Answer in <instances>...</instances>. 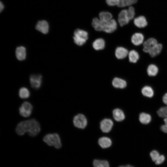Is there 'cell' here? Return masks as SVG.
Segmentation results:
<instances>
[{"mask_svg":"<svg viewBox=\"0 0 167 167\" xmlns=\"http://www.w3.org/2000/svg\"><path fill=\"white\" fill-rule=\"evenodd\" d=\"M141 92L144 96L151 98L154 95V91L151 87L148 86L143 87L141 90Z\"/></svg>","mask_w":167,"mask_h":167,"instance_id":"25","label":"cell"},{"mask_svg":"<svg viewBox=\"0 0 167 167\" xmlns=\"http://www.w3.org/2000/svg\"><path fill=\"white\" fill-rule=\"evenodd\" d=\"M119 2L118 5L119 7H122L126 6V0H119Z\"/></svg>","mask_w":167,"mask_h":167,"instance_id":"34","label":"cell"},{"mask_svg":"<svg viewBox=\"0 0 167 167\" xmlns=\"http://www.w3.org/2000/svg\"><path fill=\"white\" fill-rule=\"evenodd\" d=\"M0 12H1L3 10L4 8V5L1 2H0Z\"/></svg>","mask_w":167,"mask_h":167,"instance_id":"38","label":"cell"},{"mask_svg":"<svg viewBox=\"0 0 167 167\" xmlns=\"http://www.w3.org/2000/svg\"><path fill=\"white\" fill-rule=\"evenodd\" d=\"M43 140L49 146H54L56 149H59L62 147L61 139L57 133L46 135L44 137Z\"/></svg>","mask_w":167,"mask_h":167,"instance_id":"3","label":"cell"},{"mask_svg":"<svg viewBox=\"0 0 167 167\" xmlns=\"http://www.w3.org/2000/svg\"><path fill=\"white\" fill-rule=\"evenodd\" d=\"M100 19L102 21L106 23L112 19V15L109 12L106 11L101 12L99 14Z\"/></svg>","mask_w":167,"mask_h":167,"instance_id":"26","label":"cell"},{"mask_svg":"<svg viewBox=\"0 0 167 167\" xmlns=\"http://www.w3.org/2000/svg\"><path fill=\"white\" fill-rule=\"evenodd\" d=\"M165 160V157L163 155H160L158 158L155 161L156 165H160Z\"/></svg>","mask_w":167,"mask_h":167,"instance_id":"33","label":"cell"},{"mask_svg":"<svg viewBox=\"0 0 167 167\" xmlns=\"http://www.w3.org/2000/svg\"><path fill=\"white\" fill-rule=\"evenodd\" d=\"M160 156L159 153L156 150H153L150 153V156L152 160L155 162Z\"/></svg>","mask_w":167,"mask_h":167,"instance_id":"31","label":"cell"},{"mask_svg":"<svg viewBox=\"0 0 167 167\" xmlns=\"http://www.w3.org/2000/svg\"><path fill=\"white\" fill-rule=\"evenodd\" d=\"M162 47L161 44L158 43L150 49L148 53L151 57H154L160 53Z\"/></svg>","mask_w":167,"mask_h":167,"instance_id":"21","label":"cell"},{"mask_svg":"<svg viewBox=\"0 0 167 167\" xmlns=\"http://www.w3.org/2000/svg\"><path fill=\"white\" fill-rule=\"evenodd\" d=\"M113 124V121L111 119H104L100 122V129L103 132L108 133L111 130Z\"/></svg>","mask_w":167,"mask_h":167,"instance_id":"7","label":"cell"},{"mask_svg":"<svg viewBox=\"0 0 167 167\" xmlns=\"http://www.w3.org/2000/svg\"><path fill=\"white\" fill-rule=\"evenodd\" d=\"M113 87L117 88L123 89L127 85L126 81L124 79L118 77H114L112 81Z\"/></svg>","mask_w":167,"mask_h":167,"instance_id":"14","label":"cell"},{"mask_svg":"<svg viewBox=\"0 0 167 167\" xmlns=\"http://www.w3.org/2000/svg\"><path fill=\"white\" fill-rule=\"evenodd\" d=\"M93 164L94 167H109L108 162L106 160H95Z\"/></svg>","mask_w":167,"mask_h":167,"instance_id":"28","label":"cell"},{"mask_svg":"<svg viewBox=\"0 0 167 167\" xmlns=\"http://www.w3.org/2000/svg\"><path fill=\"white\" fill-rule=\"evenodd\" d=\"M106 42L105 40L101 38L96 39L93 42L92 46L93 48L96 51H100L105 49Z\"/></svg>","mask_w":167,"mask_h":167,"instance_id":"11","label":"cell"},{"mask_svg":"<svg viewBox=\"0 0 167 167\" xmlns=\"http://www.w3.org/2000/svg\"><path fill=\"white\" fill-rule=\"evenodd\" d=\"M99 145L103 148L110 147L112 144V141L108 137H103L100 138L98 141Z\"/></svg>","mask_w":167,"mask_h":167,"instance_id":"20","label":"cell"},{"mask_svg":"<svg viewBox=\"0 0 167 167\" xmlns=\"http://www.w3.org/2000/svg\"><path fill=\"white\" fill-rule=\"evenodd\" d=\"M157 113L161 118H167V106H163L160 108L157 111Z\"/></svg>","mask_w":167,"mask_h":167,"instance_id":"29","label":"cell"},{"mask_svg":"<svg viewBox=\"0 0 167 167\" xmlns=\"http://www.w3.org/2000/svg\"><path fill=\"white\" fill-rule=\"evenodd\" d=\"M164 121L165 122V124H167V118H164Z\"/></svg>","mask_w":167,"mask_h":167,"instance_id":"40","label":"cell"},{"mask_svg":"<svg viewBox=\"0 0 167 167\" xmlns=\"http://www.w3.org/2000/svg\"><path fill=\"white\" fill-rule=\"evenodd\" d=\"M130 20L127 14V10H122L118 15V22L120 26L122 27L127 24Z\"/></svg>","mask_w":167,"mask_h":167,"instance_id":"10","label":"cell"},{"mask_svg":"<svg viewBox=\"0 0 167 167\" xmlns=\"http://www.w3.org/2000/svg\"><path fill=\"white\" fill-rule=\"evenodd\" d=\"M73 122L75 127L79 128L84 129L87 126V121L84 115L79 114L74 117Z\"/></svg>","mask_w":167,"mask_h":167,"instance_id":"5","label":"cell"},{"mask_svg":"<svg viewBox=\"0 0 167 167\" xmlns=\"http://www.w3.org/2000/svg\"><path fill=\"white\" fill-rule=\"evenodd\" d=\"M33 109L32 105L28 101L24 102L19 109L20 114L24 117H29L32 113Z\"/></svg>","mask_w":167,"mask_h":167,"instance_id":"4","label":"cell"},{"mask_svg":"<svg viewBox=\"0 0 167 167\" xmlns=\"http://www.w3.org/2000/svg\"><path fill=\"white\" fill-rule=\"evenodd\" d=\"M138 0H126V6H130L132 4L136 3Z\"/></svg>","mask_w":167,"mask_h":167,"instance_id":"35","label":"cell"},{"mask_svg":"<svg viewBox=\"0 0 167 167\" xmlns=\"http://www.w3.org/2000/svg\"><path fill=\"white\" fill-rule=\"evenodd\" d=\"M41 128L38 122L35 119L22 121L17 125L15 131L19 135L28 132L31 136H36L40 132Z\"/></svg>","mask_w":167,"mask_h":167,"instance_id":"1","label":"cell"},{"mask_svg":"<svg viewBox=\"0 0 167 167\" xmlns=\"http://www.w3.org/2000/svg\"><path fill=\"white\" fill-rule=\"evenodd\" d=\"M117 27V24L116 21L114 19H111L105 23L103 31L107 33H111L115 31Z\"/></svg>","mask_w":167,"mask_h":167,"instance_id":"8","label":"cell"},{"mask_svg":"<svg viewBox=\"0 0 167 167\" xmlns=\"http://www.w3.org/2000/svg\"><path fill=\"white\" fill-rule=\"evenodd\" d=\"M129 52L127 49L122 46H118L116 48L114 55L116 58L118 59H123L128 55Z\"/></svg>","mask_w":167,"mask_h":167,"instance_id":"9","label":"cell"},{"mask_svg":"<svg viewBox=\"0 0 167 167\" xmlns=\"http://www.w3.org/2000/svg\"><path fill=\"white\" fill-rule=\"evenodd\" d=\"M107 4L109 6H113L118 5L119 0H106Z\"/></svg>","mask_w":167,"mask_h":167,"instance_id":"32","label":"cell"},{"mask_svg":"<svg viewBox=\"0 0 167 167\" xmlns=\"http://www.w3.org/2000/svg\"><path fill=\"white\" fill-rule=\"evenodd\" d=\"M49 26L48 23L45 20L39 21L36 26V29L44 34L49 32Z\"/></svg>","mask_w":167,"mask_h":167,"instance_id":"12","label":"cell"},{"mask_svg":"<svg viewBox=\"0 0 167 167\" xmlns=\"http://www.w3.org/2000/svg\"><path fill=\"white\" fill-rule=\"evenodd\" d=\"M139 121L143 124H147L150 122L151 120V117L149 114L142 113L139 115Z\"/></svg>","mask_w":167,"mask_h":167,"instance_id":"23","label":"cell"},{"mask_svg":"<svg viewBox=\"0 0 167 167\" xmlns=\"http://www.w3.org/2000/svg\"><path fill=\"white\" fill-rule=\"evenodd\" d=\"M158 43L156 40L153 38L148 39L143 43V51L148 53L150 49Z\"/></svg>","mask_w":167,"mask_h":167,"instance_id":"13","label":"cell"},{"mask_svg":"<svg viewBox=\"0 0 167 167\" xmlns=\"http://www.w3.org/2000/svg\"><path fill=\"white\" fill-rule=\"evenodd\" d=\"M144 39V36L141 33L136 32L132 35L131 41L134 45L138 46L143 43Z\"/></svg>","mask_w":167,"mask_h":167,"instance_id":"15","label":"cell"},{"mask_svg":"<svg viewBox=\"0 0 167 167\" xmlns=\"http://www.w3.org/2000/svg\"><path fill=\"white\" fill-rule=\"evenodd\" d=\"M113 115L115 120L118 122L122 121L125 118L124 112L119 109H114L113 111Z\"/></svg>","mask_w":167,"mask_h":167,"instance_id":"19","label":"cell"},{"mask_svg":"<svg viewBox=\"0 0 167 167\" xmlns=\"http://www.w3.org/2000/svg\"><path fill=\"white\" fill-rule=\"evenodd\" d=\"M161 129L164 132L167 133V124H165L162 125Z\"/></svg>","mask_w":167,"mask_h":167,"instance_id":"36","label":"cell"},{"mask_svg":"<svg viewBox=\"0 0 167 167\" xmlns=\"http://www.w3.org/2000/svg\"><path fill=\"white\" fill-rule=\"evenodd\" d=\"M163 102L167 105V93H166L162 98Z\"/></svg>","mask_w":167,"mask_h":167,"instance_id":"37","label":"cell"},{"mask_svg":"<svg viewBox=\"0 0 167 167\" xmlns=\"http://www.w3.org/2000/svg\"><path fill=\"white\" fill-rule=\"evenodd\" d=\"M157 66L154 64L149 65L147 68V73L148 75L151 76H155L158 72Z\"/></svg>","mask_w":167,"mask_h":167,"instance_id":"24","label":"cell"},{"mask_svg":"<svg viewBox=\"0 0 167 167\" xmlns=\"http://www.w3.org/2000/svg\"><path fill=\"white\" fill-rule=\"evenodd\" d=\"M118 167H134L133 166L129 165H121L119 166Z\"/></svg>","mask_w":167,"mask_h":167,"instance_id":"39","label":"cell"},{"mask_svg":"<svg viewBox=\"0 0 167 167\" xmlns=\"http://www.w3.org/2000/svg\"><path fill=\"white\" fill-rule=\"evenodd\" d=\"M15 55L18 60L20 61L24 60L26 55L25 48L22 46L17 47L16 49Z\"/></svg>","mask_w":167,"mask_h":167,"instance_id":"18","label":"cell"},{"mask_svg":"<svg viewBox=\"0 0 167 167\" xmlns=\"http://www.w3.org/2000/svg\"><path fill=\"white\" fill-rule=\"evenodd\" d=\"M134 23L135 26L140 28L145 27L148 24L145 17L143 16H140L136 18L134 20Z\"/></svg>","mask_w":167,"mask_h":167,"instance_id":"17","label":"cell"},{"mask_svg":"<svg viewBox=\"0 0 167 167\" xmlns=\"http://www.w3.org/2000/svg\"><path fill=\"white\" fill-rule=\"evenodd\" d=\"M105 23L97 18H95L92 20V25L96 31H103Z\"/></svg>","mask_w":167,"mask_h":167,"instance_id":"16","label":"cell"},{"mask_svg":"<svg viewBox=\"0 0 167 167\" xmlns=\"http://www.w3.org/2000/svg\"><path fill=\"white\" fill-rule=\"evenodd\" d=\"M19 94L21 98L25 99L29 97L30 93L28 89L25 87H22L19 90Z\"/></svg>","mask_w":167,"mask_h":167,"instance_id":"27","label":"cell"},{"mask_svg":"<svg viewBox=\"0 0 167 167\" xmlns=\"http://www.w3.org/2000/svg\"><path fill=\"white\" fill-rule=\"evenodd\" d=\"M73 37V42L79 46L84 45L88 39V32L84 30L77 28L74 31Z\"/></svg>","mask_w":167,"mask_h":167,"instance_id":"2","label":"cell"},{"mask_svg":"<svg viewBox=\"0 0 167 167\" xmlns=\"http://www.w3.org/2000/svg\"><path fill=\"white\" fill-rule=\"evenodd\" d=\"M128 56L129 61L131 63H136L139 59L138 53L135 50H132L129 52Z\"/></svg>","mask_w":167,"mask_h":167,"instance_id":"22","label":"cell"},{"mask_svg":"<svg viewBox=\"0 0 167 167\" xmlns=\"http://www.w3.org/2000/svg\"><path fill=\"white\" fill-rule=\"evenodd\" d=\"M42 76L41 75H31L30 81L31 87L35 89H38L42 84Z\"/></svg>","mask_w":167,"mask_h":167,"instance_id":"6","label":"cell"},{"mask_svg":"<svg viewBox=\"0 0 167 167\" xmlns=\"http://www.w3.org/2000/svg\"><path fill=\"white\" fill-rule=\"evenodd\" d=\"M127 14L130 20L132 19L135 15V11L133 7L130 6L127 10Z\"/></svg>","mask_w":167,"mask_h":167,"instance_id":"30","label":"cell"}]
</instances>
